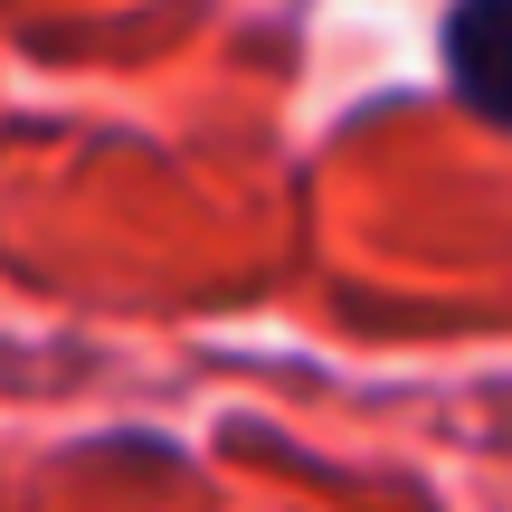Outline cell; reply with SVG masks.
Wrapping results in <instances>:
<instances>
[{"instance_id":"1","label":"cell","mask_w":512,"mask_h":512,"mask_svg":"<svg viewBox=\"0 0 512 512\" xmlns=\"http://www.w3.org/2000/svg\"><path fill=\"white\" fill-rule=\"evenodd\" d=\"M446 76L484 124L512 133V0H456L446 19Z\"/></svg>"}]
</instances>
